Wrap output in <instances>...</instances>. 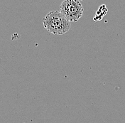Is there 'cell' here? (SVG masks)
<instances>
[{
    "label": "cell",
    "mask_w": 125,
    "mask_h": 123,
    "mask_svg": "<svg viewBox=\"0 0 125 123\" xmlns=\"http://www.w3.org/2000/svg\"><path fill=\"white\" fill-rule=\"evenodd\" d=\"M84 9L77 0H65L60 5V12L70 22H77L82 17Z\"/></svg>",
    "instance_id": "obj_2"
},
{
    "label": "cell",
    "mask_w": 125,
    "mask_h": 123,
    "mask_svg": "<svg viewBox=\"0 0 125 123\" xmlns=\"http://www.w3.org/2000/svg\"><path fill=\"white\" fill-rule=\"evenodd\" d=\"M44 28L54 35H62L70 31V22L58 11H51L42 19Z\"/></svg>",
    "instance_id": "obj_1"
}]
</instances>
